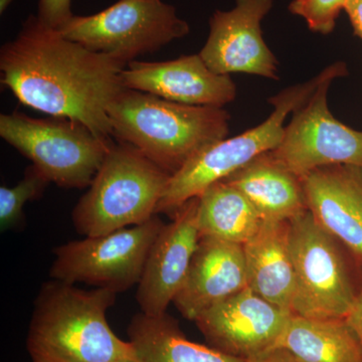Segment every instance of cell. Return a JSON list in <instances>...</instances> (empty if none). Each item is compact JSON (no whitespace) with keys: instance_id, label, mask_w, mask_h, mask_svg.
Listing matches in <instances>:
<instances>
[{"instance_id":"obj_1","label":"cell","mask_w":362,"mask_h":362,"mask_svg":"<svg viewBox=\"0 0 362 362\" xmlns=\"http://www.w3.org/2000/svg\"><path fill=\"white\" fill-rule=\"evenodd\" d=\"M127 64L66 39L30 14L0 49L2 86L26 107L80 121L112 139L108 108L125 88Z\"/></svg>"},{"instance_id":"obj_2","label":"cell","mask_w":362,"mask_h":362,"mask_svg":"<svg viewBox=\"0 0 362 362\" xmlns=\"http://www.w3.org/2000/svg\"><path fill=\"white\" fill-rule=\"evenodd\" d=\"M117 293L84 290L47 281L35 298L26 349L33 362H111L137 358L132 343L121 339L107 321Z\"/></svg>"},{"instance_id":"obj_3","label":"cell","mask_w":362,"mask_h":362,"mask_svg":"<svg viewBox=\"0 0 362 362\" xmlns=\"http://www.w3.org/2000/svg\"><path fill=\"white\" fill-rule=\"evenodd\" d=\"M113 137L139 150L173 175L188 160L228 137L230 115L223 108L168 101L124 89L108 108Z\"/></svg>"},{"instance_id":"obj_4","label":"cell","mask_w":362,"mask_h":362,"mask_svg":"<svg viewBox=\"0 0 362 362\" xmlns=\"http://www.w3.org/2000/svg\"><path fill=\"white\" fill-rule=\"evenodd\" d=\"M171 175L128 143L114 142L71 214L80 235L97 237L156 216Z\"/></svg>"},{"instance_id":"obj_5","label":"cell","mask_w":362,"mask_h":362,"mask_svg":"<svg viewBox=\"0 0 362 362\" xmlns=\"http://www.w3.org/2000/svg\"><path fill=\"white\" fill-rule=\"evenodd\" d=\"M332 69L333 65L328 66L311 80L286 88L269 98L274 110L264 122L242 134L214 143L192 157L171 175L156 214L173 216L185 202L199 197L207 187L226 180L262 154L273 151L282 140L287 116L308 101Z\"/></svg>"},{"instance_id":"obj_6","label":"cell","mask_w":362,"mask_h":362,"mask_svg":"<svg viewBox=\"0 0 362 362\" xmlns=\"http://www.w3.org/2000/svg\"><path fill=\"white\" fill-rule=\"evenodd\" d=\"M0 136L59 187H89L114 141L65 117L0 115Z\"/></svg>"},{"instance_id":"obj_7","label":"cell","mask_w":362,"mask_h":362,"mask_svg":"<svg viewBox=\"0 0 362 362\" xmlns=\"http://www.w3.org/2000/svg\"><path fill=\"white\" fill-rule=\"evenodd\" d=\"M341 243L306 211L290 221V250L295 274L292 313L318 319H345L357 289Z\"/></svg>"},{"instance_id":"obj_8","label":"cell","mask_w":362,"mask_h":362,"mask_svg":"<svg viewBox=\"0 0 362 362\" xmlns=\"http://www.w3.org/2000/svg\"><path fill=\"white\" fill-rule=\"evenodd\" d=\"M90 51L125 64L187 37L189 25L162 0H118L90 16H74L59 30Z\"/></svg>"},{"instance_id":"obj_9","label":"cell","mask_w":362,"mask_h":362,"mask_svg":"<svg viewBox=\"0 0 362 362\" xmlns=\"http://www.w3.org/2000/svg\"><path fill=\"white\" fill-rule=\"evenodd\" d=\"M164 223L156 216L141 225L106 235L85 237L54 250L49 276L54 280L127 291L139 284L150 249Z\"/></svg>"},{"instance_id":"obj_10","label":"cell","mask_w":362,"mask_h":362,"mask_svg":"<svg viewBox=\"0 0 362 362\" xmlns=\"http://www.w3.org/2000/svg\"><path fill=\"white\" fill-rule=\"evenodd\" d=\"M347 66L333 64L328 77L308 101L293 113L280 144L271 156L302 178L317 168L330 165L362 168V131L338 121L328 106V92L333 81L344 77Z\"/></svg>"},{"instance_id":"obj_11","label":"cell","mask_w":362,"mask_h":362,"mask_svg":"<svg viewBox=\"0 0 362 362\" xmlns=\"http://www.w3.org/2000/svg\"><path fill=\"white\" fill-rule=\"evenodd\" d=\"M274 0H235L230 11H216L199 54L220 75L247 74L279 80L278 61L264 40L262 21Z\"/></svg>"},{"instance_id":"obj_12","label":"cell","mask_w":362,"mask_h":362,"mask_svg":"<svg viewBox=\"0 0 362 362\" xmlns=\"http://www.w3.org/2000/svg\"><path fill=\"white\" fill-rule=\"evenodd\" d=\"M292 314L247 287L214 305L194 323L209 346L247 361L275 347Z\"/></svg>"},{"instance_id":"obj_13","label":"cell","mask_w":362,"mask_h":362,"mask_svg":"<svg viewBox=\"0 0 362 362\" xmlns=\"http://www.w3.org/2000/svg\"><path fill=\"white\" fill-rule=\"evenodd\" d=\"M199 197L185 202L150 249L136 300L143 314L160 316L180 292L201 240Z\"/></svg>"},{"instance_id":"obj_14","label":"cell","mask_w":362,"mask_h":362,"mask_svg":"<svg viewBox=\"0 0 362 362\" xmlns=\"http://www.w3.org/2000/svg\"><path fill=\"white\" fill-rule=\"evenodd\" d=\"M121 78L125 89L192 106L223 108L237 97L230 76L214 73L199 54L164 62L132 61Z\"/></svg>"},{"instance_id":"obj_15","label":"cell","mask_w":362,"mask_h":362,"mask_svg":"<svg viewBox=\"0 0 362 362\" xmlns=\"http://www.w3.org/2000/svg\"><path fill=\"white\" fill-rule=\"evenodd\" d=\"M301 180L314 220L362 265L361 166H324Z\"/></svg>"},{"instance_id":"obj_16","label":"cell","mask_w":362,"mask_h":362,"mask_svg":"<svg viewBox=\"0 0 362 362\" xmlns=\"http://www.w3.org/2000/svg\"><path fill=\"white\" fill-rule=\"evenodd\" d=\"M247 287L243 245L202 237L173 304L194 322L214 305Z\"/></svg>"},{"instance_id":"obj_17","label":"cell","mask_w":362,"mask_h":362,"mask_svg":"<svg viewBox=\"0 0 362 362\" xmlns=\"http://www.w3.org/2000/svg\"><path fill=\"white\" fill-rule=\"evenodd\" d=\"M247 287L291 311L295 274L290 250V221H266L243 245Z\"/></svg>"},{"instance_id":"obj_18","label":"cell","mask_w":362,"mask_h":362,"mask_svg":"<svg viewBox=\"0 0 362 362\" xmlns=\"http://www.w3.org/2000/svg\"><path fill=\"white\" fill-rule=\"evenodd\" d=\"M240 190L266 221H291L308 211L301 178L262 154L223 180Z\"/></svg>"},{"instance_id":"obj_19","label":"cell","mask_w":362,"mask_h":362,"mask_svg":"<svg viewBox=\"0 0 362 362\" xmlns=\"http://www.w3.org/2000/svg\"><path fill=\"white\" fill-rule=\"evenodd\" d=\"M274 349L300 362H362V344L346 319L292 314Z\"/></svg>"},{"instance_id":"obj_20","label":"cell","mask_w":362,"mask_h":362,"mask_svg":"<svg viewBox=\"0 0 362 362\" xmlns=\"http://www.w3.org/2000/svg\"><path fill=\"white\" fill-rule=\"evenodd\" d=\"M127 333L139 362H246L188 339L168 312L160 316L136 314Z\"/></svg>"},{"instance_id":"obj_21","label":"cell","mask_w":362,"mask_h":362,"mask_svg":"<svg viewBox=\"0 0 362 362\" xmlns=\"http://www.w3.org/2000/svg\"><path fill=\"white\" fill-rule=\"evenodd\" d=\"M201 238L244 245L264 223L258 211L240 190L225 181L214 183L199 197Z\"/></svg>"},{"instance_id":"obj_22","label":"cell","mask_w":362,"mask_h":362,"mask_svg":"<svg viewBox=\"0 0 362 362\" xmlns=\"http://www.w3.org/2000/svg\"><path fill=\"white\" fill-rule=\"evenodd\" d=\"M35 166L26 168L23 180L13 187H0V228L4 230L20 225L23 218V207L28 202L40 199L49 185Z\"/></svg>"},{"instance_id":"obj_23","label":"cell","mask_w":362,"mask_h":362,"mask_svg":"<svg viewBox=\"0 0 362 362\" xmlns=\"http://www.w3.org/2000/svg\"><path fill=\"white\" fill-rule=\"evenodd\" d=\"M347 2L349 0H292L288 9L303 18L311 32L327 35L334 30Z\"/></svg>"},{"instance_id":"obj_24","label":"cell","mask_w":362,"mask_h":362,"mask_svg":"<svg viewBox=\"0 0 362 362\" xmlns=\"http://www.w3.org/2000/svg\"><path fill=\"white\" fill-rule=\"evenodd\" d=\"M75 14L71 0H40L37 16L40 23L52 30H59Z\"/></svg>"},{"instance_id":"obj_25","label":"cell","mask_w":362,"mask_h":362,"mask_svg":"<svg viewBox=\"0 0 362 362\" xmlns=\"http://www.w3.org/2000/svg\"><path fill=\"white\" fill-rule=\"evenodd\" d=\"M246 362H300L292 354L282 349H272L263 354L247 359Z\"/></svg>"},{"instance_id":"obj_26","label":"cell","mask_w":362,"mask_h":362,"mask_svg":"<svg viewBox=\"0 0 362 362\" xmlns=\"http://www.w3.org/2000/svg\"><path fill=\"white\" fill-rule=\"evenodd\" d=\"M347 323L361 340L362 344V285L357 295L356 302L346 318Z\"/></svg>"},{"instance_id":"obj_27","label":"cell","mask_w":362,"mask_h":362,"mask_svg":"<svg viewBox=\"0 0 362 362\" xmlns=\"http://www.w3.org/2000/svg\"><path fill=\"white\" fill-rule=\"evenodd\" d=\"M344 11L349 16L354 33L362 40V0H349Z\"/></svg>"},{"instance_id":"obj_28","label":"cell","mask_w":362,"mask_h":362,"mask_svg":"<svg viewBox=\"0 0 362 362\" xmlns=\"http://www.w3.org/2000/svg\"><path fill=\"white\" fill-rule=\"evenodd\" d=\"M13 1H16V0H0V13H6V9Z\"/></svg>"},{"instance_id":"obj_29","label":"cell","mask_w":362,"mask_h":362,"mask_svg":"<svg viewBox=\"0 0 362 362\" xmlns=\"http://www.w3.org/2000/svg\"><path fill=\"white\" fill-rule=\"evenodd\" d=\"M111 362H139L138 358H122V359H117V361H113Z\"/></svg>"}]
</instances>
